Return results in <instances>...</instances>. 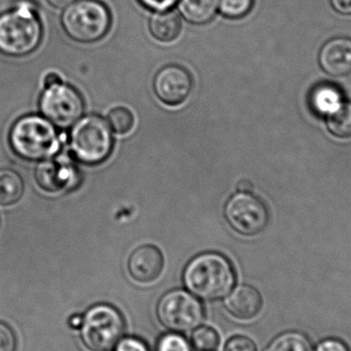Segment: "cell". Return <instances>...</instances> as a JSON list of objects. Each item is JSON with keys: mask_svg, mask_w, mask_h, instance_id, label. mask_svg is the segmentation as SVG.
Here are the masks:
<instances>
[{"mask_svg": "<svg viewBox=\"0 0 351 351\" xmlns=\"http://www.w3.org/2000/svg\"><path fill=\"white\" fill-rule=\"evenodd\" d=\"M43 23L32 0H18L0 14V53L24 57L34 51L43 39Z\"/></svg>", "mask_w": 351, "mask_h": 351, "instance_id": "obj_1", "label": "cell"}, {"mask_svg": "<svg viewBox=\"0 0 351 351\" xmlns=\"http://www.w3.org/2000/svg\"><path fill=\"white\" fill-rule=\"evenodd\" d=\"M186 288L204 300H218L234 286L235 272L231 262L222 254L208 252L194 257L183 274Z\"/></svg>", "mask_w": 351, "mask_h": 351, "instance_id": "obj_2", "label": "cell"}, {"mask_svg": "<svg viewBox=\"0 0 351 351\" xmlns=\"http://www.w3.org/2000/svg\"><path fill=\"white\" fill-rule=\"evenodd\" d=\"M8 142L12 152L28 162L53 158L61 145L55 125L39 115L19 119L10 129Z\"/></svg>", "mask_w": 351, "mask_h": 351, "instance_id": "obj_3", "label": "cell"}, {"mask_svg": "<svg viewBox=\"0 0 351 351\" xmlns=\"http://www.w3.org/2000/svg\"><path fill=\"white\" fill-rule=\"evenodd\" d=\"M109 8L99 0H75L64 8L61 24L68 36L77 43H92L110 30Z\"/></svg>", "mask_w": 351, "mask_h": 351, "instance_id": "obj_4", "label": "cell"}, {"mask_svg": "<svg viewBox=\"0 0 351 351\" xmlns=\"http://www.w3.org/2000/svg\"><path fill=\"white\" fill-rule=\"evenodd\" d=\"M110 125L98 115L80 119L70 134V149L76 160L86 165L102 164L112 152Z\"/></svg>", "mask_w": 351, "mask_h": 351, "instance_id": "obj_5", "label": "cell"}, {"mask_svg": "<svg viewBox=\"0 0 351 351\" xmlns=\"http://www.w3.org/2000/svg\"><path fill=\"white\" fill-rule=\"evenodd\" d=\"M82 342L90 351H111L125 333V321L114 307L99 304L92 307L82 326Z\"/></svg>", "mask_w": 351, "mask_h": 351, "instance_id": "obj_6", "label": "cell"}, {"mask_svg": "<svg viewBox=\"0 0 351 351\" xmlns=\"http://www.w3.org/2000/svg\"><path fill=\"white\" fill-rule=\"evenodd\" d=\"M43 117L55 127L68 129L84 114V101L77 90L63 82L45 88L39 100Z\"/></svg>", "mask_w": 351, "mask_h": 351, "instance_id": "obj_7", "label": "cell"}, {"mask_svg": "<svg viewBox=\"0 0 351 351\" xmlns=\"http://www.w3.org/2000/svg\"><path fill=\"white\" fill-rule=\"evenodd\" d=\"M158 317L169 330L188 332L202 323L204 308L199 301L186 291H171L158 302Z\"/></svg>", "mask_w": 351, "mask_h": 351, "instance_id": "obj_8", "label": "cell"}, {"mask_svg": "<svg viewBox=\"0 0 351 351\" xmlns=\"http://www.w3.org/2000/svg\"><path fill=\"white\" fill-rule=\"evenodd\" d=\"M224 215L229 225L245 237L259 234L269 222L267 206L251 192L233 195L225 206Z\"/></svg>", "mask_w": 351, "mask_h": 351, "instance_id": "obj_9", "label": "cell"}, {"mask_svg": "<svg viewBox=\"0 0 351 351\" xmlns=\"http://www.w3.org/2000/svg\"><path fill=\"white\" fill-rule=\"evenodd\" d=\"M193 80L187 69L180 65H168L156 73L154 88L158 98L169 106L182 104L191 94Z\"/></svg>", "mask_w": 351, "mask_h": 351, "instance_id": "obj_10", "label": "cell"}, {"mask_svg": "<svg viewBox=\"0 0 351 351\" xmlns=\"http://www.w3.org/2000/svg\"><path fill=\"white\" fill-rule=\"evenodd\" d=\"M34 176L37 185L51 193L72 189L75 187L80 177L77 169L63 156L40 160L35 169Z\"/></svg>", "mask_w": 351, "mask_h": 351, "instance_id": "obj_11", "label": "cell"}, {"mask_svg": "<svg viewBox=\"0 0 351 351\" xmlns=\"http://www.w3.org/2000/svg\"><path fill=\"white\" fill-rule=\"evenodd\" d=\"M165 261L162 252L154 245H142L130 256L128 262L130 274L142 284L154 282L164 269Z\"/></svg>", "mask_w": 351, "mask_h": 351, "instance_id": "obj_12", "label": "cell"}, {"mask_svg": "<svg viewBox=\"0 0 351 351\" xmlns=\"http://www.w3.org/2000/svg\"><path fill=\"white\" fill-rule=\"evenodd\" d=\"M319 62L324 71L340 77L351 73V38L335 37L321 49Z\"/></svg>", "mask_w": 351, "mask_h": 351, "instance_id": "obj_13", "label": "cell"}, {"mask_svg": "<svg viewBox=\"0 0 351 351\" xmlns=\"http://www.w3.org/2000/svg\"><path fill=\"white\" fill-rule=\"evenodd\" d=\"M263 306L261 295L253 287L239 286L225 299L227 311L241 321H249L257 317Z\"/></svg>", "mask_w": 351, "mask_h": 351, "instance_id": "obj_14", "label": "cell"}, {"mask_svg": "<svg viewBox=\"0 0 351 351\" xmlns=\"http://www.w3.org/2000/svg\"><path fill=\"white\" fill-rule=\"evenodd\" d=\"M152 34L162 43H171L179 36L182 24L179 16L172 10L156 12L149 21Z\"/></svg>", "mask_w": 351, "mask_h": 351, "instance_id": "obj_15", "label": "cell"}, {"mask_svg": "<svg viewBox=\"0 0 351 351\" xmlns=\"http://www.w3.org/2000/svg\"><path fill=\"white\" fill-rule=\"evenodd\" d=\"M177 4L182 16L195 25L210 22L218 10L217 0H179Z\"/></svg>", "mask_w": 351, "mask_h": 351, "instance_id": "obj_16", "label": "cell"}, {"mask_svg": "<svg viewBox=\"0 0 351 351\" xmlns=\"http://www.w3.org/2000/svg\"><path fill=\"white\" fill-rule=\"evenodd\" d=\"M341 102L339 88L328 82L315 86L311 95V105L315 112L326 117Z\"/></svg>", "mask_w": 351, "mask_h": 351, "instance_id": "obj_17", "label": "cell"}, {"mask_svg": "<svg viewBox=\"0 0 351 351\" xmlns=\"http://www.w3.org/2000/svg\"><path fill=\"white\" fill-rule=\"evenodd\" d=\"M24 190V181L18 173L10 169L0 170V206L16 204L22 197Z\"/></svg>", "mask_w": 351, "mask_h": 351, "instance_id": "obj_18", "label": "cell"}, {"mask_svg": "<svg viewBox=\"0 0 351 351\" xmlns=\"http://www.w3.org/2000/svg\"><path fill=\"white\" fill-rule=\"evenodd\" d=\"M328 128L332 135L340 139L351 138V101H342L327 115Z\"/></svg>", "mask_w": 351, "mask_h": 351, "instance_id": "obj_19", "label": "cell"}, {"mask_svg": "<svg viewBox=\"0 0 351 351\" xmlns=\"http://www.w3.org/2000/svg\"><path fill=\"white\" fill-rule=\"evenodd\" d=\"M265 351H313L311 342L296 332L282 334L269 344Z\"/></svg>", "mask_w": 351, "mask_h": 351, "instance_id": "obj_20", "label": "cell"}, {"mask_svg": "<svg viewBox=\"0 0 351 351\" xmlns=\"http://www.w3.org/2000/svg\"><path fill=\"white\" fill-rule=\"evenodd\" d=\"M220 338L218 333L213 328L204 327L197 328L192 333L191 343L193 348L198 351H213L218 348Z\"/></svg>", "mask_w": 351, "mask_h": 351, "instance_id": "obj_21", "label": "cell"}, {"mask_svg": "<svg viewBox=\"0 0 351 351\" xmlns=\"http://www.w3.org/2000/svg\"><path fill=\"white\" fill-rule=\"evenodd\" d=\"M109 125L119 135L128 134L133 129L135 117L125 107L113 108L108 114Z\"/></svg>", "mask_w": 351, "mask_h": 351, "instance_id": "obj_22", "label": "cell"}, {"mask_svg": "<svg viewBox=\"0 0 351 351\" xmlns=\"http://www.w3.org/2000/svg\"><path fill=\"white\" fill-rule=\"evenodd\" d=\"M218 10L229 19H241L251 12L254 0H217Z\"/></svg>", "mask_w": 351, "mask_h": 351, "instance_id": "obj_23", "label": "cell"}, {"mask_svg": "<svg viewBox=\"0 0 351 351\" xmlns=\"http://www.w3.org/2000/svg\"><path fill=\"white\" fill-rule=\"evenodd\" d=\"M158 351H191L185 338L178 334L169 333L160 337L158 342Z\"/></svg>", "mask_w": 351, "mask_h": 351, "instance_id": "obj_24", "label": "cell"}, {"mask_svg": "<svg viewBox=\"0 0 351 351\" xmlns=\"http://www.w3.org/2000/svg\"><path fill=\"white\" fill-rule=\"evenodd\" d=\"M225 351H258L255 342L245 336H235L227 342Z\"/></svg>", "mask_w": 351, "mask_h": 351, "instance_id": "obj_25", "label": "cell"}, {"mask_svg": "<svg viewBox=\"0 0 351 351\" xmlns=\"http://www.w3.org/2000/svg\"><path fill=\"white\" fill-rule=\"evenodd\" d=\"M16 339L10 327L0 323V351H16Z\"/></svg>", "mask_w": 351, "mask_h": 351, "instance_id": "obj_26", "label": "cell"}, {"mask_svg": "<svg viewBox=\"0 0 351 351\" xmlns=\"http://www.w3.org/2000/svg\"><path fill=\"white\" fill-rule=\"evenodd\" d=\"M117 351H149L147 346L142 340L138 338H121V341L117 343Z\"/></svg>", "mask_w": 351, "mask_h": 351, "instance_id": "obj_27", "label": "cell"}, {"mask_svg": "<svg viewBox=\"0 0 351 351\" xmlns=\"http://www.w3.org/2000/svg\"><path fill=\"white\" fill-rule=\"evenodd\" d=\"M140 3L154 12H164L174 8L179 0H139Z\"/></svg>", "mask_w": 351, "mask_h": 351, "instance_id": "obj_28", "label": "cell"}, {"mask_svg": "<svg viewBox=\"0 0 351 351\" xmlns=\"http://www.w3.org/2000/svg\"><path fill=\"white\" fill-rule=\"evenodd\" d=\"M315 351H350L348 346L337 339H327L317 346Z\"/></svg>", "mask_w": 351, "mask_h": 351, "instance_id": "obj_29", "label": "cell"}, {"mask_svg": "<svg viewBox=\"0 0 351 351\" xmlns=\"http://www.w3.org/2000/svg\"><path fill=\"white\" fill-rule=\"evenodd\" d=\"M336 12L344 16H351V0H330Z\"/></svg>", "mask_w": 351, "mask_h": 351, "instance_id": "obj_30", "label": "cell"}, {"mask_svg": "<svg viewBox=\"0 0 351 351\" xmlns=\"http://www.w3.org/2000/svg\"><path fill=\"white\" fill-rule=\"evenodd\" d=\"M254 186L251 181L249 180H241L237 184V190L239 192H243V193H249L253 190Z\"/></svg>", "mask_w": 351, "mask_h": 351, "instance_id": "obj_31", "label": "cell"}, {"mask_svg": "<svg viewBox=\"0 0 351 351\" xmlns=\"http://www.w3.org/2000/svg\"><path fill=\"white\" fill-rule=\"evenodd\" d=\"M59 82H62V80L57 73H49L47 76H45V80H43L45 88H47V86H53V84H59Z\"/></svg>", "mask_w": 351, "mask_h": 351, "instance_id": "obj_32", "label": "cell"}, {"mask_svg": "<svg viewBox=\"0 0 351 351\" xmlns=\"http://www.w3.org/2000/svg\"><path fill=\"white\" fill-rule=\"evenodd\" d=\"M73 1L74 0H47V2H49L51 5L58 8H66V6L69 5V4Z\"/></svg>", "mask_w": 351, "mask_h": 351, "instance_id": "obj_33", "label": "cell"}, {"mask_svg": "<svg viewBox=\"0 0 351 351\" xmlns=\"http://www.w3.org/2000/svg\"><path fill=\"white\" fill-rule=\"evenodd\" d=\"M82 317H80V315H74V317H71L70 319L69 324L72 328H78L82 326Z\"/></svg>", "mask_w": 351, "mask_h": 351, "instance_id": "obj_34", "label": "cell"}]
</instances>
